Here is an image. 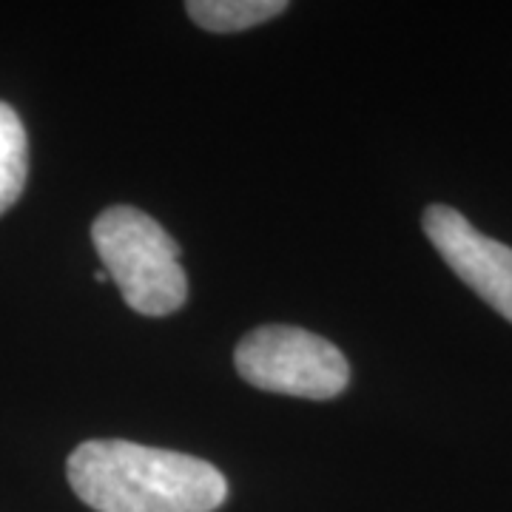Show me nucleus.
<instances>
[{
    "label": "nucleus",
    "instance_id": "39448f33",
    "mask_svg": "<svg viewBox=\"0 0 512 512\" xmlns=\"http://www.w3.org/2000/svg\"><path fill=\"white\" fill-rule=\"evenodd\" d=\"M288 9L285 0H191L185 3L188 18L205 32H242L265 20L279 18Z\"/></svg>",
    "mask_w": 512,
    "mask_h": 512
},
{
    "label": "nucleus",
    "instance_id": "423d86ee",
    "mask_svg": "<svg viewBox=\"0 0 512 512\" xmlns=\"http://www.w3.org/2000/svg\"><path fill=\"white\" fill-rule=\"evenodd\" d=\"M29 177V140L18 111L0 100V214H6L23 194Z\"/></svg>",
    "mask_w": 512,
    "mask_h": 512
},
{
    "label": "nucleus",
    "instance_id": "20e7f679",
    "mask_svg": "<svg viewBox=\"0 0 512 512\" xmlns=\"http://www.w3.org/2000/svg\"><path fill=\"white\" fill-rule=\"evenodd\" d=\"M424 234L450 271L512 322V248L484 237L450 205H430L421 217Z\"/></svg>",
    "mask_w": 512,
    "mask_h": 512
},
{
    "label": "nucleus",
    "instance_id": "f257e3e1",
    "mask_svg": "<svg viewBox=\"0 0 512 512\" xmlns=\"http://www.w3.org/2000/svg\"><path fill=\"white\" fill-rule=\"evenodd\" d=\"M66 476L94 512H214L228 498L214 464L123 439L83 441Z\"/></svg>",
    "mask_w": 512,
    "mask_h": 512
},
{
    "label": "nucleus",
    "instance_id": "f03ea898",
    "mask_svg": "<svg viewBox=\"0 0 512 512\" xmlns=\"http://www.w3.org/2000/svg\"><path fill=\"white\" fill-rule=\"evenodd\" d=\"M103 271L120 288L131 311L168 316L188 299L180 248L154 217L131 205L106 208L92 225Z\"/></svg>",
    "mask_w": 512,
    "mask_h": 512
},
{
    "label": "nucleus",
    "instance_id": "7ed1b4c3",
    "mask_svg": "<svg viewBox=\"0 0 512 512\" xmlns=\"http://www.w3.org/2000/svg\"><path fill=\"white\" fill-rule=\"evenodd\" d=\"M234 365L248 384L268 393L325 402L350 384L342 350L311 330L265 325L251 330L234 353Z\"/></svg>",
    "mask_w": 512,
    "mask_h": 512
},
{
    "label": "nucleus",
    "instance_id": "0eeeda50",
    "mask_svg": "<svg viewBox=\"0 0 512 512\" xmlns=\"http://www.w3.org/2000/svg\"><path fill=\"white\" fill-rule=\"evenodd\" d=\"M94 282H111L106 271H94Z\"/></svg>",
    "mask_w": 512,
    "mask_h": 512
}]
</instances>
